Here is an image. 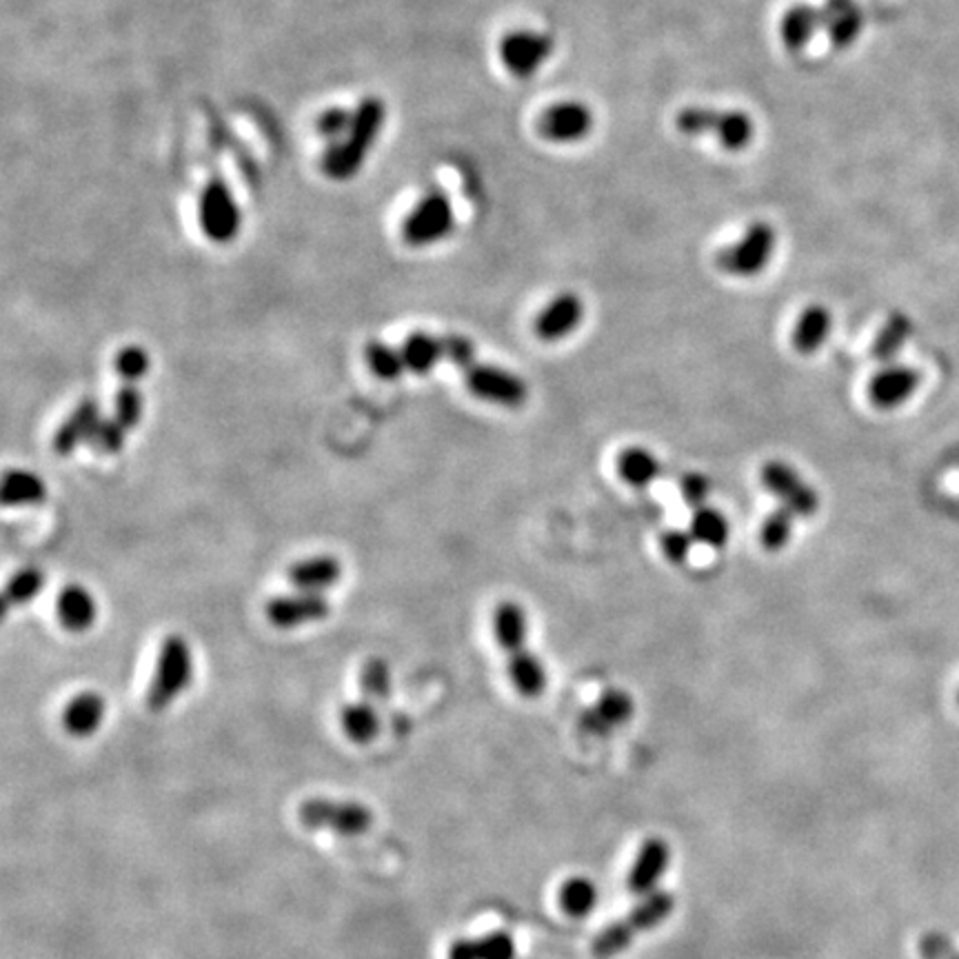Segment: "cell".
Masks as SVG:
<instances>
[{"label": "cell", "instance_id": "277c9868", "mask_svg": "<svg viewBox=\"0 0 959 959\" xmlns=\"http://www.w3.org/2000/svg\"><path fill=\"white\" fill-rule=\"evenodd\" d=\"M192 677H194V657H192L190 642L178 633L167 635L165 642L161 644L154 677L147 688V697H145L147 708L152 713H163L187 691Z\"/></svg>", "mask_w": 959, "mask_h": 959}, {"label": "cell", "instance_id": "f35d334b", "mask_svg": "<svg viewBox=\"0 0 959 959\" xmlns=\"http://www.w3.org/2000/svg\"><path fill=\"white\" fill-rule=\"evenodd\" d=\"M143 409H145V396L136 385L123 382L119 394H116V405H114V420L119 425H123L127 431H132L141 420H143Z\"/></svg>", "mask_w": 959, "mask_h": 959}, {"label": "cell", "instance_id": "f546056e", "mask_svg": "<svg viewBox=\"0 0 959 959\" xmlns=\"http://www.w3.org/2000/svg\"><path fill=\"white\" fill-rule=\"evenodd\" d=\"M618 473L620 478L635 487V489H646L651 487L660 473H662V462L644 447H629L618 456Z\"/></svg>", "mask_w": 959, "mask_h": 959}, {"label": "cell", "instance_id": "8992f818", "mask_svg": "<svg viewBox=\"0 0 959 959\" xmlns=\"http://www.w3.org/2000/svg\"><path fill=\"white\" fill-rule=\"evenodd\" d=\"M777 247V232L771 223L766 221H757L753 225H748V229L742 234V238L737 243H733L731 247H724L715 263L717 269L735 276V278H755L759 276Z\"/></svg>", "mask_w": 959, "mask_h": 959}, {"label": "cell", "instance_id": "3957f363", "mask_svg": "<svg viewBox=\"0 0 959 959\" xmlns=\"http://www.w3.org/2000/svg\"><path fill=\"white\" fill-rule=\"evenodd\" d=\"M673 908H675V899L666 890H655L642 897V901L635 908H631V912L624 919L613 921L611 926H606L595 935L591 943V952L600 959H609L626 950L633 943L635 935L657 928L673 912Z\"/></svg>", "mask_w": 959, "mask_h": 959}, {"label": "cell", "instance_id": "2e32d148", "mask_svg": "<svg viewBox=\"0 0 959 959\" xmlns=\"http://www.w3.org/2000/svg\"><path fill=\"white\" fill-rule=\"evenodd\" d=\"M633 711L635 704L626 691L609 688L591 708L582 711L578 726L591 737H604L618 726H624L633 717Z\"/></svg>", "mask_w": 959, "mask_h": 959}, {"label": "cell", "instance_id": "7bdbcfd3", "mask_svg": "<svg viewBox=\"0 0 959 959\" xmlns=\"http://www.w3.org/2000/svg\"><path fill=\"white\" fill-rule=\"evenodd\" d=\"M442 347H445V360L458 367L460 371H465L469 365L476 363V347L467 336L447 334L442 336Z\"/></svg>", "mask_w": 959, "mask_h": 959}, {"label": "cell", "instance_id": "30bf717a", "mask_svg": "<svg viewBox=\"0 0 959 959\" xmlns=\"http://www.w3.org/2000/svg\"><path fill=\"white\" fill-rule=\"evenodd\" d=\"M553 52L555 41L551 34L544 32L516 30L500 41V61L504 70L518 81L533 79L540 68L553 57Z\"/></svg>", "mask_w": 959, "mask_h": 959}, {"label": "cell", "instance_id": "f1b7e54d", "mask_svg": "<svg viewBox=\"0 0 959 959\" xmlns=\"http://www.w3.org/2000/svg\"><path fill=\"white\" fill-rule=\"evenodd\" d=\"M507 666H509L511 684L516 686V691L522 697L533 700V697H540L544 693V688H547V669H544V664L540 662V657L533 651L524 649V651H520L516 655H509L507 657Z\"/></svg>", "mask_w": 959, "mask_h": 959}, {"label": "cell", "instance_id": "74e56055", "mask_svg": "<svg viewBox=\"0 0 959 959\" xmlns=\"http://www.w3.org/2000/svg\"><path fill=\"white\" fill-rule=\"evenodd\" d=\"M114 369H116V374H119V378L123 382L136 385V382H141L150 374L152 358H150V354H147L145 347H141V345H127V347H123L116 354Z\"/></svg>", "mask_w": 959, "mask_h": 959}, {"label": "cell", "instance_id": "d590c367", "mask_svg": "<svg viewBox=\"0 0 959 959\" xmlns=\"http://www.w3.org/2000/svg\"><path fill=\"white\" fill-rule=\"evenodd\" d=\"M394 691L391 669L382 657H369L360 669V693L376 706L389 702Z\"/></svg>", "mask_w": 959, "mask_h": 959}, {"label": "cell", "instance_id": "9a60e30c", "mask_svg": "<svg viewBox=\"0 0 959 959\" xmlns=\"http://www.w3.org/2000/svg\"><path fill=\"white\" fill-rule=\"evenodd\" d=\"M921 385V374L906 365H886L868 382V398L877 409L890 411L908 402Z\"/></svg>", "mask_w": 959, "mask_h": 959}, {"label": "cell", "instance_id": "60d3db41", "mask_svg": "<svg viewBox=\"0 0 959 959\" xmlns=\"http://www.w3.org/2000/svg\"><path fill=\"white\" fill-rule=\"evenodd\" d=\"M127 429L123 425H119L114 418L110 420H101V425L96 427L90 447L101 453V456H116L123 451L125 442H127Z\"/></svg>", "mask_w": 959, "mask_h": 959}, {"label": "cell", "instance_id": "484cf974", "mask_svg": "<svg viewBox=\"0 0 959 959\" xmlns=\"http://www.w3.org/2000/svg\"><path fill=\"white\" fill-rule=\"evenodd\" d=\"M819 30H824L822 8L795 6L782 17L779 41L788 52H799L813 41Z\"/></svg>", "mask_w": 959, "mask_h": 959}, {"label": "cell", "instance_id": "ab89813d", "mask_svg": "<svg viewBox=\"0 0 959 959\" xmlns=\"http://www.w3.org/2000/svg\"><path fill=\"white\" fill-rule=\"evenodd\" d=\"M908 334H910V323H908V318H904V316H892V318L884 325V329L879 331V336H877V340H875V347H873V356H875L877 360L888 363V360L897 354V349L906 343Z\"/></svg>", "mask_w": 959, "mask_h": 959}, {"label": "cell", "instance_id": "8d00e7d4", "mask_svg": "<svg viewBox=\"0 0 959 959\" xmlns=\"http://www.w3.org/2000/svg\"><path fill=\"white\" fill-rule=\"evenodd\" d=\"M793 522H795V516L788 509H784V507H779L773 513H768L766 520L762 522V529H759V542H762V547L766 551H773V553L779 551V549H784L790 542Z\"/></svg>", "mask_w": 959, "mask_h": 959}, {"label": "cell", "instance_id": "7c38bea8", "mask_svg": "<svg viewBox=\"0 0 959 959\" xmlns=\"http://www.w3.org/2000/svg\"><path fill=\"white\" fill-rule=\"evenodd\" d=\"M595 125L591 108L582 101H560L549 105L538 119V134L555 145H575L584 141Z\"/></svg>", "mask_w": 959, "mask_h": 959}, {"label": "cell", "instance_id": "e575fe53", "mask_svg": "<svg viewBox=\"0 0 959 959\" xmlns=\"http://www.w3.org/2000/svg\"><path fill=\"white\" fill-rule=\"evenodd\" d=\"M365 363L376 378L387 380V382L400 380L402 374L407 371L402 351L382 343V340H369L365 345Z\"/></svg>", "mask_w": 959, "mask_h": 959}, {"label": "cell", "instance_id": "7dc6e473", "mask_svg": "<svg viewBox=\"0 0 959 959\" xmlns=\"http://www.w3.org/2000/svg\"><path fill=\"white\" fill-rule=\"evenodd\" d=\"M957 702H959V691H957Z\"/></svg>", "mask_w": 959, "mask_h": 959}, {"label": "cell", "instance_id": "4dcf8cb0", "mask_svg": "<svg viewBox=\"0 0 959 959\" xmlns=\"http://www.w3.org/2000/svg\"><path fill=\"white\" fill-rule=\"evenodd\" d=\"M48 500V484L28 469H10L3 478L6 507H34Z\"/></svg>", "mask_w": 959, "mask_h": 959}, {"label": "cell", "instance_id": "b9f144b4", "mask_svg": "<svg viewBox=\"0 0 959 959\" xmlns=\"http://www.w3.org/2000/svg\"><path fill=\"white\" fill-rule=\"evenodd\" d=\"M351 121H354V112L343 110V108H331V110H327V112H323L318 116L316 130H318V134L323 139H327L331 143H338V141H343L347 136V132L351 127Z\"/></svg>", "mask_w": 959, "mask_h": 959}, {"label": "cell", "instance_id": "5b68a950", "mask_svg": "<svg viewBox=\"0 0 959 959\" xmlns=\"http://www.w3.org/2000/svg\"><path fill=\"white\" fill-rule=\"evenodd\" d=\"M296 817L307 830H329L340 837L365 835L374 824V813L369 806L354 799H331V797H309L305 799Z\"/></svg>", "mask_w": 959, "mask_h": 959}, {"label": "cell", "instance_id": "603a6c76", "mask_svg": "<svg viewBox=\"0 0 959 959\" xmlns=\"http://www.w3.org/2000/svg\"><path fill=\"white\" fill-rule=\"evenodd\" d=\"M824 30L835 50L850 48L861 32V12L853 6V0H826L822 8Z\"/></svg>", "mask_w": 959, "mask_h": 959}, {"label": "cell", "instance_id": "bcb514c9", "mask_svg": "<svg viewBox=\"0 0 959 959\" xmlns=\"http://www.w3.org/2000/svg\"><path fill=\"white\" fill-rule=\"evenodd\" d=\"M919 955L921 959H959V950L946 935L939 932H926L919 939Z\"/></svg>", "mask_w": 959, "mask_h": 959}, {"label": "cell", "instance_id": "8fae6325", "mask_svg": "<svg viewBox=\"0 0 959 959\" xmlns=\"http://www.w3.org/2000/svg\"><path fill=\"white\" fill-rule=\"evenodd\" d=\"M759 480L764 489L771 491L795 518H810L817 513V491L790 465L782 460H768L759 469Z\"/></svg>", "mask_w": 959, "mask_h": 959}, {"label": "cell", "instance_id": "d4e9b609", "mask_svg": "<svg viewBox=\"0 0 959 959\" xmlns=\"http://www.w3.org/2000/svg\"><path fill=\"white\" fill-rule=\"evenodd\" d=\"M516 941L507 930H491L482 937L456 939L447 959H516Z\"/></svg>", "mask_w": 959, "mask_h": 959}, {"label": "cell", "instance_id": "7a4b0ae2", "mask_svg": "<svg viewBox=\"0 0 959 959\" xmlns=\"http://www.w3.org/2000/svg\"><path fill=\"white\" fill-rule=\"evenodd\" d=\"M675 127L682 136H706L713 134L722 150L735 154L744 152L755 139V121L742 110H713L704 105H691L677 112Z\"/></svg>", "mask_w": 959, "mask_h": 959}, {"label": "cell", "instance_id": "e0dca14e", "mask_svg": "<svg viewBox=\"0 0 959 959\" xmlns=\"http://www.w3.org/2000/svg\"><path fill=\"white\" fill-rule=\"evenodd\" d=\"M101 402L96 398L81 400L74 411L63 420L59 431L52 438V449L57 456L68 458L81 445H90L96 427L101 425Z\"/></svg>", "mask_w": 959, "mask_h": 959}, {"label": "cell", "instance_id": "44dd1931", "mask_svg": "<svg viewBox=\"0 0 959 959\" xmlns=\"http://www.w3.org/2000/svg\"><path fill=\"white\" fill-rule=\"evenodd\" d=\"M99 606L94 595L81 584H68L57 598V618L70 633H85L94 626Z\"/></svg>", "mask_w": 959, "mask_h": 959}, {"label": "cell", "instance_id": "d6a6232c", "mask_svg": "<svg viewBox=\"0 0 959 959\" xmlns=\"http://www.w3.org/2000/svg\"><path fill=\"white\" fill-rule=\"evenodd\" d=\"M558 901L569 917L573 919L589 917L598 904V886L586 877H571L562 884Z\"/></svg>", "mask_w": 959, "mask_h": 959}, {"label": "cell", "instance_id": "1f68e13d", "mask_svg": "<svg viewBox=\"0 0 959 959\" xmlns=\"http://www.w3.org/2000/svg\"><path fill=\"white\" fill-rule=\"evenodd\" d=\"M688 533L697 544H704L711 549H722L728 542L731 527H728V520L724 518L722 511L704 504L700 509H693Z\"/></svg>", "mask_w": 959, "mask_h": 959}, {"label": "cell", "instance_id": "ffe728a7", "mask_svg": "<svg viewBox=\"0 0 959 959\" xmlns=\"http://www.w3.org/2000/svg\"><path fill=\"white\" fill-rule=\"evenodd\" d=\"M287 578L296 591L325 593L343 580V562L334 555H312L294 562L287 571Z\"/></svg>", "mask_w": 959, "mask_h": 959}, {"label": "cell", "instance_id": "9c48e42d", "mask_svg": "<svg viewBox=\"0 0 959 959\" xmlns=\"http://www.w3.org/2000/svg\"><path fill=\"white\" fill-rule=\"evenodd\" d=\"M462 378L469 394L489 405L518 409L529 400L527 382L509 369L476 360L462 371Z\"/></svg>", "mask_w": 959, "mask_h": 959}, {"label": "cell", "instance_id": "f6af8a7d", "mask_svg": "<svg viewBox=\"0 0 959 959\" xmlns=\"http://www.w3.org/2000/svg\"><path fill=\"white\" fill-rule=\"evenodd\" d=\"M680 493L684 498V502L693 509H700L706 504V498L711 493V480L697 471H688L682 473L680 478Z\"/></svg>", "mask_w": 959, "mask_h": 959}, {"label": "cell", "instance_id": "ac0fdd59", "mask_svg": "<svg viewBox=\"0 0 959 959\" xmlns=\"http://www.w3.org/2000/svg\"><path fill=\"white\" fill-rule=\"evenodd\" d=\"M669 861H671L669 844L660 837L646 839L640 846L635 861L629 870V890L637 897H646V895L655 892L657 884L662 881V877L669 868Z\"/></svg>", "mask_w": 959, "mask_h": 959}, {"label": "cell", "instance_id": "83f0119b", "mask_svg": "<svg viewBox=\"0 0 959 959\" xmlns=\"http://www.w3.org/2000/svg\"><path fill=\"white\" fill-rule=\"evenodd\" d=\"M340 728L354 744H371L380 733V713L378 706L369 700L349 702L340 708Z\"/></svg>", "mask_w": 959, "mask_h": 959}, {"label": "cell", "instance_id": "cb8c5ba5", "mask_svg": "<svg viewBox=\"0 0 959 959\" xmlns=\"http://www.w3.org/2000/svg\"><path fill=\"white\" fill-rule=\"evenodd\" d=\"M833 329V316L824 305H810L806 307L790 334L793 349L802 356H810L824 347Z\"/></svg>", "mask_w": 959, "mask_h": 959}, {"label": "cell", "instance_id": "4fadbf2b", "mask_svg": "<svg viewBox=\"0 0 959 959\" xmlns=\"http://www.w3.org/2000/svg\"><path fill=\"white\" fill-rule=\"evenodd\" d=\"M331 604L325 593L296 591L287 595L272 598L265 604V615L276 629H298L312 622H320L329 618Z\"/></svg>", "mask_w": 959, "mask_h": 959}, {"label": "cell", "instance_id": "4316f807", "mask_svg": "<svg viewBox=\"0 0 959 959\" xmlns=\"http://www.w3.org/2000/svg\"><path fill=\"white\" fill-rule=\"evenodd\" d=\"M400 351H402L407 371H411L416 376H429L438 367V363L445 360L442 336H433L427 331L409 334L405 338Z\"/></svg>", "mask_w": 959, "mask_h": 959}, {"label": "cell", "instance_id": "ee69618b", "mask_svg": "<svg viewBox=\"0 0 959 959\" xmlns=\"http://www.w3.org/2000/svg\"><path fill=\"white\" fill-rule=\"evenodd\" d=\"M693 542H695V540L691 538V533H688V531H682V529H666V531L662 533V538H660L662 553H664V558H666L669 562H673V564H682V562L688 560Z\"/></svg>", "mask_w": 959, "mask_h": 959}, {"label": "cell", "instance_id": "d6986e66", "mask_svg": "<svg viewBox=\"0 0 959 959\" xmlns=\"http://www.w3.org/2000/svg\"><path fill=\"white\" fill-rule=\"evenodd\" d=\"M105 713H108L105 697L96 691H83L65 704L61 722L70 737L88 739L99 733Z\"/></svg>", "mask_w": 959, "mask_h": 959}, {"label": "cell", "instance_id": "836d02e7", "mask_svg": "<svg viewBox=\"0 0 959 959\" xmlns=\"http://www.w3.org/2000/svg\"><path fill=\"white\" fill-rule=\"evenodd\" d=\"M45 589V573L37 567H28L19 573H14L6 586L3 593V615H8V611L12 606H25L32 600H37Z\"/></svg>", "mask_w": 959, "mask_h": 959}, {"label": "cell", "instance_id": "7402d4cb", "mask_svg": "<svg viewBox=\"0 0 959 959\" xmlns=\"http://www.w3.org/2000/svg\"><path fill=\"white\" fill-rule=\"evenodd\" d=\"M491 626L498 646L509 655H516L527 649V635H529V620L524 609L513 602L504 600L493 609Z\"/></svg>", "mask_w": 959, "mask_h": 959}, {"label": "cell", "instance_id": "5bb4252c", "mask_svg": "<svg viewBox=\"0 0 959 959\" xmlns=\"http://www.w3.org/2000/svg\"><path fill=\"white\" fill-rule=\"evenodd\" d=\"M584 320V303L573 292H562L547 303L535 316L533 331L542 343H560L569 338Z\"/></svg>", "mask_w": 959, "mask_h": 959}, {"label": "cell", "instance_id": "6da1fadb", "mask_svg": "<svg viewBox=\"0 0 959 959\" xmlns=\"http://www.w3.org/2000/svg\"><path fill=\"white\" fill-rule=\"evenodd\" d=\"M385 119L387 105L378 96L365 99L354 110V121L347 136L338 143H331L323 156V172L327 174V178L349 181L363 170L369 152L374 150L382 132Z\"/></svg>", "mask_w": 959, "mask_h": 959}, {"label": "cell", "instance_id": "ba28073f", "mask_svg": "<svg viewBox=\"0 0 959 959\" xmlns=\"http://www.w3.org/2000/svg\"><path fill=\"white\" fill-rule=\"evenodd\" d=\"M198 218L203 234L218 245H227L238 238L243 227L241 207L221 176H212L201 196Z\"/></svg>", "mask_w": 959, "mask_h": 959}, {"label": "cell", "instance_id": "52a82bcc", "mask_svg": "<svg viewBox=\"0 0 959 959\" xmlns=\"http://www.w3.org/2000/svg\"><path fill=\"white\" fill-rule=\"evenodd\" d=\"M456 214L449 196L440 190L425 194L402 221V241L409 247H429L451 236Z\"/></svg>", "mask_w": 959, "mask_h": 959}]
</instances>
